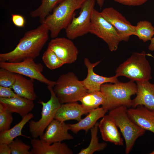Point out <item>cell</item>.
Returning <instances> with one entry per match:
<instances>
[{"label": "cell", "mask_w": 154, "mask_h": 154, "mask_svg": "<svg viewBox=\"0 0 154 154\" xmlns=\"http://www.w3.org/2000/svg\"><path fill=\"white\" fill-rule=\"evenodd\" d=\"M154 35V27L151 23L147 21H141L135 26L133 35L145 42L151 40Z\"/></svg>", "instance_id": "cell-27"}, {"label": "cell", "mask_w": 154, "mask_h": 154, "mask_svg": "<svg viewBox=\"0 0 154 154\" xmlns=\"http://www.w3.org/2000/svg\"><path fill=\"white\" fill-rule=\"evenodd\" d=\"M33 117V114L30 113L22 118L21 121L12 128L0 132V143H5L9 144L19 136L30 138V137L23 134L22 131L25 125Z\"/></svg>", "instance_id": "cell-23"}, {"label": "cell", "mask_w": 154, "mask_h": 154, "mask_svg": "<svg viewBox=\"0 0 154 154\" xmlns=\"http://www.w3.org/2000/svg\"><path fill=\"white\" fill-rule=\"evenodd\" d=\"M42 59L46 66L51 70L59 68L64 64L54 52L48 47L44 53Z\"/></svg>", "instance_id": "cell-28"}, {"label": "cell", "mask_w": 154, "mask_h": 154, "mask_svg": "<svg viewBox=\"0 0 154 154\" xmlns=\"http://www.w3.org/2000/svg\"><path fill=\"white\" fill-rule=\"evenodd\" d=\"M96 0H86L80 9L79 15L75 14L65 29L67 38L73 40L89 33L92 14Z\"/></svg>", "instance_id": "cell-9"}, {"label": "cell", "mask_w": 154, "mask_h": 154, "mask_svg": "<svg viewBox=\"0 0 154 154\" xmlns=\"http://www.w3.org/2000/svg\"><path fill=\"white\" fill-rule=\"evenodd\" d=\"M11 154H31L30 147L20 139L17 138L9 144Z\"/></svg>", "instance_id": "cell-30"}, {"label": "cell", "mask_w": 154, "mask_h": 154, "mask_svg": "<svg viewBox=\"0 0 154 154\" xmlns=\"http://www.w3.org/2000/svg\"><path fill=\"white\" fill-rule=\"evenodd\" d=\"M0 103L12 113L18 114L22 118L30 113L34 107L33 101L19 96L11 98L0 97Z\"/></svg>", "instance_id": "cell-20"}, {"label": "cell", "mask_w": 154, "mask_h": 154, "mask_svg": "<svg viewBox=\"0 0 154 154\" xmlns=\"http://www.w3.org/2000/svg\"><path fill=\"white\" fill-rule=\"evenodd\" d=\"M108 111L102 107L93 110L78 122L68 124L69 130L75 133H77L82 130H84L87 133L94 126L99 119L105 116Z\"/></svg>", "instance_id": "cell-21"}, {"label": "cell", "mask_w": 154, "mask_h": 154, "mask_svg": "<svg viewBox=\"0 0 154 154\" xmlns=\"http://www.w3.org/2000/svg\"><path fill=\"white\" fill-rule=\"evenodd\" d=\"M68 124L54 119L48 125L40 139L49 144L74 139L68 132Z\"/></svg>", "instance_id": "cell-14"}, {"label": "cell", "mask_w": 154, "mask_h": 154, "mask_svg": "<svg viewBox=\"0 0 154 154\" xmlns=\"http://www.w3.org/2000/svg\"><path fill=\"white\" fill-rule=\"evenodd\" d=\"M65 0H41V3L38 8L32 11L30 15L33 18L38 17L42 23L45 18L59 4Z\"/></svg>", "instance_id": "cell-25"}, {"label": "cell", "mask_w": 154, "mask_h": 154, "mask_svg": "<svg viewBox=\"0 0 154 154\" xmlns=\"http://www.w3.org/2000/svg\"><path fill=\"white\" fill-rule=\"evenodd\" d=\"M31 154H72V150L65 143L57 142L47 144L41 139L31 140Z\"/></svg>", "instance_id": "cell-18"}, {"label": "cell", "mask_w": 154, "mask_h": 154, "mask_svg": "<svg viewBox=\"0 0 154 154\" xmlns=\"http://www.w3.org/2000/svg\"><path fill=\"white\" fill-rule=\"evenodd\" d=\"M53 89L61 104L77 102L88 92L73 72L61 75Z\"/></svg>", "instance_id": "cell-5"}, {"label": "cell", "mask_w": 154, "mask_h": 154, "mask_svg": "<svg viewBox=\"0 0 154 154\" xmlns=\"http://www.w3.org/2000/svg\"><path fill=\"white\" fill-rule=\"evenodd\" d=\"M100 61L91 63L86 58H84V63L87 69L86 77L81 82L88 92L100 91L101 85L105 83H116L119 82L117 77L116 75L110 77L100 76L96 74L94 71V68L98 65Z\"/></svg>", "instance_id": "cell-13"}, {"label": "cell", "mask_w": 154, "mask_h": 154, "mask_svg": "<svg viewBox=\"0 0 154 154\" xmlns=\"http://www.w3.org/2000/svg\"><path fill=\"white\" fill-rule=\"evenodd\" d=\"M105 0H96L97 3L100 8L103 6Z\"/></svg>", "instance_id": "cell-37"}, {"label": "cell", "mask_w": 154, "mask_h": 154, "mask_svg": "<svg viewBox=\"0 0 154 154\" xmlns=\"http://www.w3.org/2000/svg\"><path fill=\"white\" fill-rule=\"evenodd\" d=\"M127 112L129 118L138 126L154 134V110L139 105L135 108L127 109Z\"/></svg>", "instance_id": "cell-15"}, {"label": "cell", "mask_w": 154, "mask_h": 154, "mask_svg": "<svg viewBox=\"0 0 154 154\" xmlns=\"http://www.w3.org/2000/svg\"><path fill=\"white\" fill-rule=\"evenodd\" d=\"M144 51L134 52L116 71V75L125 76L134 81H149L152 78L151 68Z\"/></svg>", "instance_id": "cell-4"}, {"label": "cell", "mask_w": 154, "mask_h": 154, "mask_svg": "<svg viewBox=\"0 0 154 154\" xmlns=\"http://www.w3.org/2000/svg\"><path fill=\"white\" fill-rule=\"evenodd\" d=\"M84 109L88 113L99 107L105 103V98L100 91L88 92L80 100Z\"/></svg>", "instance_id": "cell-24"}, {"label": "cell", "mask_w": 154, "mask_h": 154, "mask_svg": "<svg viewBox=\"0 0 154 154\" xmlns=\"http://www.w3.org/2000/svg\"><path fill=\"white\" fill-rule=\"evenodd\" d=\"M114 1L128 6H138L141 5L148 0H113Z\"/></svg>", "instance_id": "cell-33"}, {"label": "cell", "mask_w": 154, "mask_h": 154, "mask_svg": "<svg viewBox=\"0 0 154 154\" xmlns=\"http://www.w3.org/2000/svg\"><path fill=\"white\" fill-rule=\"evenodd\" d=\"M86 0H65L58 5L43 21L52 38L58 37L61 31L65 29L75 14Z\"/></svg>", "instance_id": "cell-3"}, {"label": "cell", "mask_w": 154, "mask_h": 154, "mask_svg": "<svg viewBox=\"0 0 154 154\" xmlns=\"http://www.w3.org/2000/svg\"><path fill=\"white\" fill-rule=\"evenodd\" d=\"M151 42L148 46L149 50L151 51H154V37L151 40Z\"/></svg>", "instance_id": "cell-36"}, {"label": "cell", "mask_w": 154, "mask_h": 154, "mask_svg": "<svg viewBox=\"0 0 154 154\" xmlns=\"http://www.w3.org/2000/svg\"><path fill=\"white\" fill-rule=\"evenodd\" d=\"M48 48L52 50L64 64H70L77 60L78 54L77 47L71 40L64 37L52 38Z\"/></svg>", "instance_id": "cell-12"}, {"label": "cell", "mask_w": 154, "mask_h": 154, "mask_svg": "<svg viewBox=\"0 0 154 154\" xmlns=\"http://www.w3.org/2000/svg\"><path fill=\"white\" fill-rule=\"evenodd\" d=\"M15 81L10 88L19 96L35 100L37 96L34 90V80L27 79L15 73Z\"/></svg>", "instance_id": "cell-22"}, {"label": "cell", "mask_w": 154, "mask_h": 154, "mask_svg": "<svg viewBox=\"0 0 154 154\" xmlns=\"http://www.w3.org/2000/svg\"><path fill=\"white\" fill-rule=\"evenodd\" d=\"M100 91L105 98L102 107L110 111L122 106L128 108L131 107V97L136 94L137 87L134 81L131 80L125 83H107L101 85Z\"/></svg>", "instance_id": "cell-2"}, {"label": "cell", "mask_w": 154, "mask_h": 154, "mask_svg": "<svg viewBox=\"0 0 154 154\" xmlns=\"http://www.w3.org/2000/svg\"><path fill=\"white\" fill-rule=\"evenodd\" d=\"M12 113L5 105L0 103V132L10 128L13 121Z\"/></svg>", "instance_id": "cell-29"}, {"label": "cell", "mask_w": 154, "mask_h": 154, "mask_svg": "<svg viewBox=\"0 0 154 154\" xmlns=\"http://www.w3.org/2000/svg\"><path fill=\"white\" fill-rule=\"evenodd\" d=\"M89 33L104 40L111 52L116 50L122 41L114 27L95 9L92 16Z\"/></svg>", "instance_id": "cell-8"}, {"label": "cell", "mask_w": 154, "mask_h": 154, "mask_svg": "<svg viewBox=\"0 0 154 154\" xmlns=\"http://www.w3.org/2000/svg\"><path fill=\"white\" fill-rule=\"evenodd\" d=\"M127 108L121 106L110 110L108 114L114 120L122 134L125 142L126 154L130 152L136 141L143 135L146 131L129 118L127 114Z\"/></svg>", "instance_id": "cell-6"}, {"label": "cell", "mask_w": 154, "mask_h": 154, "mask_svg": "<svg viewBox=\"0 0 154 154\" xmlns=\"http://www.w3.org/2000/svg\"><path fill=\"white\" fill-rule=\"evenodd\" d=\"M100 13L114 27L122 41H127L131 36L133 35L135 26L118 11L111 7L104 9Z\"/></svg>", "instance_id": "cell-11"}, {"label": "cell", "mask_w": 154, "mask_h": 154, "mask_svg": "<svg viewBox=\"0 0 154 154\" xmlns=\"http://www.w3.org/2000/svg\"><path fill=\"white\" fill-rule=\"evenodd\" d=\"M49 30L44 24L28 31L16 47L9 52L0 54V61L17 62L27 59H34L48 40Z\"/></svg>", "instance_id": "cell-1"}, {"label": "cell", "mask_w": 154, "mask_h": 154, "mask_svg": "<svg viewBox=\"0 0 154 154\" xmlns=\"http://www.w3.org/2000/svg\"><path fill=\"white\" fill-rule=\"evenodd\" d=\"M137 91L135 97L132 100L131 107L143 105L154 110V83L149 81H136Z\"/></svg>", "instance_id": "cell-16"}, {"label": "cell", "mask_w": 154, "mask_h": 154, "mask_svg": "<svg viewBox=\"0 0 154 154\" xmlns=\"http://www.w3.org/2000/svg\"><path fill=\"white\" fill-rule=\"evenodd\" d=\"M11 16L12 22L15 26L20 28L24 27L25 21L22 15L18 14H13Z\"/></svg>", "instance_id": "cell-34"}, {"label": "cell", "mask_w": 154, "mask_h": 154, "mask_svg": "<svg viewBox=\"0 0 154 154\" xmlns=\"http://www.w3.org/2000/svg\"><path fill=\"white\" fill-rule=\"evenodd\" d=\"M99 123L97 122L90 129L91 138L87 147L82 149L78 154H92L96 151L104 150L107 147L106 143H100L98 136Z\"/></svg>", "instance_id": "cell-26"}, {"label": "cell", "mask_w": 154, "mask_h": 154, "mask_svg": "<svg viewBox=\"0 0 154 154\" xmlns=\"http://www.w3.org/2000/svg\"><path fill=\"white\" fill-rule=\"evenodd\" d=\"M53 87L47 86L50 93V99L46 102H39L42 106L40 119L37 121L30 120L29 121V131L33 138H37L43 134L48 125L54 119L61 104L54 92Z\"/></svg>", "instance_id": "cell-7"}, {"label": "cell", "mask_w": 154, "mask_h": 154, "mask_svg": "<svg viewBox=\"0 0 154 154\" xmlns=\"http://www.w3.org/2000/svg\"><path fill=\"white\" fill-rule=\"evenodd\" d=\"M11 154L9 144L5 143H0V154Z\"/></svg>", "instance_id": "cell-35"}, {"label": "cell", "mask_w": 154, "mask_h": 154, "mask_svg": "<svg viewBox=\"0 0 154 154\" xmlns=\"http://www.w3.org/2000/svg\"><path fill=\"white\" fill-rule=\"evenodd\" d=\"M19 96L10 87L0 86V97L11 98Z\"/></svg>", "instance_id": "cell-32"}, {"label": "cell", "mask_w": 154, "mask_h": 154, "mask_svg": "<svg viewBox=\"0 0 154 154\" xmlns=\"http://www.w3.org/2000/svg\"><path fill=\"white\" fill-rule=\"evenodd\" d=\"M88 113L82 105L77 102L65 103L61 104L56 112L54 119L62 122L70 120L78 122L82 119V115Z\"/></svg>", "instance_id": "cell-19"}, {"label": "cell", "mask_w": 154, "mask_h": 154, "mask_svg": "<svg viewBox=\"0 0 154 154\" xmlns=\"http://www.w3.org/2000/svg\"><path fill=\"white\" fill-rule=\"evenodd\" d=\"M15 78V73L6 69L1 68L0 86L10 87L14 84Z\"/></svg>", "instance_id": "cell-31"}, {"label": "cell", "mask_w": 154, "mask_h": 154, "mask_svg": "<svg viewBox=\"0 0 154 154\" xmlns=\"http://www.w3.org/2000/svg\"><path fill=\"white\" fill-rule=\"evenodd\" d=\"M0 67L37 80L47 86L53 87L55 84L56 82L48 80L42 74L44 68L42 65L35 62L33 59H27L17 62L0 61Z\"/></svg>", "instance_id": "cell-10"}, {"label": "cell", "mask_w": 154, "mask_h": 154, "mask_svg": "<svg viewBox=\"0 0 154 154\" xmlns=\"http://www.w3.org/2000/svg\"><path fill=\"white\" fill-rule=\"evenodd\" d=\"M115 121L108 114L105 115L98 124L102 139L116 145H123V139Z\"/></svg>", "instance_id": "cell-17"}]
</instances>
